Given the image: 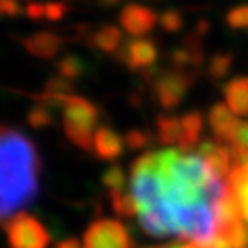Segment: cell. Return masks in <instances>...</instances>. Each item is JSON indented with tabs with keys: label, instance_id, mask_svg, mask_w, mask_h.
I'll return each mask as SVG.
<instances>
[{
	"label": "cell",
	"instance_id": "obj_1",
	"mask_svg": "<svg viewBox=\"0 0 248 248\" xmlns=\"http://www.w3.org/2000/svg\"><path fill=\"white\" fill-rule=\"evenodd\" d=\"M226 180L197 153L162 149L147 153L131 168L136 217L147 235L213 248L221 237V204Z\"/></svg>",
	"mask_w": 248,
	"mask_h": 248
},
{
	"label": "cell",
	"instance_id": "obj_2",
	"mask_svg": "<svg viewBox=\"0 0 248 248\" xmlns=\"http://www.w3.org/2000/svg\"><path fill=\"white\" fill-rule=\"evenodd\" d=\"M41 184V156L24 133L0 125V224L35 201Z\"/></svg>",
	"mask_w": 248,
	"mask_h": 248
},
{
	"label": "cell",
	"instance_id": "obj_3",
	"mask_svg": "<svg viewBox=\"0 0 248 248\" xmlns=\"http://www.w3.org/2000/svg\"><path fill=\"white\" fill-rule=\"evenodd\" d=\"M99 112L96 105L83 96L72 94L62 103L64 136L81 151H94V136L98 131Z\"/></svg>",
	"mask_w": 248,
	"mask_h": 248
},
{
	"label": "cell",
	"instance_id": "obj_4",
	"mask_svg": "<svg viewBox=\"0 0 248 248\" xmlns=\"http://www.w3.org/2000/svg\"><path fill=\"white\" fill-rule=\"evenodd\" d=\"M9 248H48L50 233L37 217L22 212L17 213L6 224Z\"/></svg>",
	"mask_w": 248,
	"mask_h": 248
},
{
	"label": "cell",
	"instance_id": "obj_5",
	"mask_svg": "<svg viewBox=\"0 0 248 248\" xmlns=\"http://www.w3.org/2000/svg\"><path fill=\"white\" fill-rule=\"evenodd\" d=\"M151 87L158 105L164 110H173L180 107V103L186 99L187 92L193 87V74L180 70L162 72L153 78Z\"/></svg>",
	"mask_w": 248,
	"mask_h": 248
},
{
	"label": "cell",
	"instance_id": "obj_6",
	"mask_svg": "<svg viewBox=\"0 0 248 248\" xmlns=\"http://www.w3.org/2000/svg\"><path fill=\"white\" fill-rule=\"evenodd\" d=\"M83 248H134V245L122 221L96 219L83 235Z\"/></svg>",
	"mask_w": 248,
	"mask_h": 248
},
{
	"label": "cell",
	"instance_id": "obj_7",
	"mask_svg": "<svg viewBox=\"0 0 248 248\" xmlns=\"http://www.w3.org/2000/svg\"><path fill=\"white\" fill-rule=\"evenodd\" d=\"M118 61L131 72H147L158 59V48L149 39H129L116 53Z\"/></svg>",
	"mask_w": 248,
	"mask_h": 248
},
{
	"label": "cell",
	"instance_id": "obj_8",
	"mask_svg": "<svg viewBox=\"0 0 248 248\" xmlns=\"http://www.w3.org/2000/svg\"><path fill=\"white\" fill-rule=\"evenodd\" d=\"M160 15L155 9L142 6V4H127L120 11V24L125 33L133 35L134 39H142L143 35L151 33L158 24Z\"/></svg>",
	"mask_w": 248,
	"mask_h": 248
},
{
	"label": "cell",
	"instance_id": "obj_9",
	"mask_svg": "<svg viewBox=\"0 0 248 248\" xmlns=\"http://www.w3.org/2000/svg\"><path fill=\"white\" fill-rule=\"evenodd\" d=\"M208 124H210L212 134L215 136V142L222 145L228 143L230 147L239 131L241 120L226 107V103H215L208 112Z\"/></svg>",
	"mask_w": 248,
	"mask_h": 248
},
{
	"label": "cell",
	"instance_id": "obj_10",
	"mask_svg": "<svg viewBox=\"0 0 248 248\" xmlns=\"http://www.w3.org/2000/svg\"><path fill=\"white\" fill-rule=\"evenodd\" d=\"M197 155L202 162L212 169L219 178L230 177L232 173V151L230 147L215 142V140H204L197 147Z\"/></svg>",
	"mask_w": 248,
	"mask_h": 248
},
{
	"label": "cell",
	"instance_id": "obj_11",
	"mask_svg": "<svg viewBox=\"0 0 248 248\" xmlns=\"http://www.w3.org/2000/svg\"><path fill=\"white\" fill-rule=\"evenodd\" d=\"M20 45L24 46L30 55L37 59H53L62 48V37L55 31H37L31 35L20 39Z\"/></svg>",
	"mask_w": 248,
	"mask_h": 248
},
{
	"label": "cell",
	"instance_id": "obj_12",
	"mask_svg": "<svg viewBox=\"0 0 248 248\" xmlns=\"http://www.w3.org/2000/svg\"><path fill=\"white\" fill-rule=\"evenodd\" d=\"M125 151V142L122 134H118L110 127H99L94 136V153L99 160L114 162Z\"/></svg>",
	"mask_w": 248,
	"mask_h": 248
},
{
	"label": "cell",
	"instance_id": "obj_13",
	"mask_svg": "<svg viewBox=\"0 0 248 248\" xmlns=\"http://www.w3.org/2000/svg\"><path fill=\"white\" fill-rule=\"evenodd\" d=\"M224 103L237 118L248 116V76L233 78L224 85Z\"/></svg>",
	"mask_w": 248,
	"mask_h": 248
},
{
	"label": "cell",
	"instance_id": "obj_14",
	"mask_svg": "<svg viewBox=\"0 0 248 248\" xmlns=\"http://www.w3.org/2000/svg\"><path fill=\"white\" fill-rule=\"evenodd\" d=\"M89 41L92 48H96L101 53H108V55H116L125 43L122 30L118 26H112V24H105V26L90 31Z\"/></svg>",
	"mask_w": 248,
	"mask_h": 248
},
{
	"label": "cell",
	"instance_id": "obj_15",
	"mask_svg": "<svg viewBox=\"0 0 248 248\" xmlns=\"http://www.w3.org/2000/svg\"><path fill=\"white\" fill-rule=\"evenodd\" d=\"M180 122H182V136H180L178 147L184 153L197 151L199 140L202 136V114L199 110H191V112H186L184 116H180Z\"/></svg>",
	"mask_w": 248,
	"mask_h": 248
},
{
	"label": "cell",
	"instance_id": "obj_16",
	"mask_svg": "<svg viewBox=\"0 0 248 248\" xmlns=\"http://www.w3.org/2000/svg\"><path fill=\"white\" fill-rule=\"evenodd\" d=\"M182 122L180 116H158L156 120V138L164 145H173L180 142Z\"/></svg>",
	"mask_w": 248,
	"mask_h": 248
},
{
	"label": "cell",
	"instance_id": "obj_17",
	"mask_svg": "<svg viewBox=\"0 0 248 248\" xmlns=\"http://www.w3.org/2000/svg\"><path fill=\"white\" fill-rule=\"evenodd\" d=\"M228 184L235 189V195L239 199L241 212H243L245 222L248 224V166L232 169L230 177H228Z\"/></svg>",
	"mask_w": 248,
	"mask_h": 248
},
{
	"label": "cell",
	"instance_id": "obj_18",
	"mask_svg": "<svg viewBox=\"0 0 248 248\" xmlns=\"http://www.w3.org/2000/svg\"><path fill=\"white\" fill-rule=\"evenodd\" d=\"M53 108L55 107L48 105L45 101H37L35 105L28 110V124L33 129H45L53 124Z\"/></svg>",
	"mask_w": 248,
	"mask_h": 248
},
{
	"label": "cell",
	"instance_id": "obj_19",
	"mask_svg": "<svg viewBox=\"0 0 248 248\" xmlns=\"http://www.w3.org/2000/svg\"><path fill=\"white\" fill-rule=\"evenodd\" d=\"M101 182L107 187L108 195H114V193H122L125 191V184H127V178H125L124 169L120 168L118 164H112L103 171L101 175Z\"/></svg>",
	"mask_w": 248,
	"mask_h": 248
},
{
	"label": "cell",
	"instance_id": "obj_20",
	"mask_svg": "<svg viewBox=\"0 0 248 248\" xmlns=\"http://www.w3.org/2000/svg\"><path fill=\"white\" fill-rule=\"evenodd\" d=\"M232 62H233L232 53H228V52L213 53L212 57H210V62H208V76H210L213 81L224 79V78L228 76V72H230Z\"/></svg>",
	"mask_w": 248,
	"mask_h": 248
},
{
	"label": "cell",
	"instance_id": "obj_21",
	"mask_svg": "<svg viewBox=\"0 0 248 248\" xmlns=\"http://www.w3.org/2000/svg\"><path fill=\"white\" fill-rule=\"evenodd\" d=\"M57 74L70 81L78 79L85 74V61L74 53H68L57 62Z\"/></svg>",
	"mask_w": 248,
	"mask_h": 248
},
{
	"label": "cell",
	"instance_id": "obj_22",
	"mask_svg": "<svg viewBox=\"0 0 248 248\" xmlns=\"http://www.w3.org/2000/svg\"><path fill=\"white\" fill-rule=\"evenodd\" d=\"M110 202H112V208L118 215L122 217H136V208H134V201L131 191H122V193H114L110 195Z\"/></svg>",
	"mask_w": 248,
	"mask_h": 248
},
{
	"label": "cell",
	"instance_id": "obj_23",
	"mask_svg": "<svg viewBox=\"0 0 248 248\" xmlns=\"http://www.w3.org/2000/svg\"><path fill=\"white\" fill-rule=\"evenodd\" d=\"M158 24L168 33H178L184 26V15L178 9H166L158 18Z\"/></svg>",
	"mask_w": 248,
	"mask_h": 248
},
{
	"label": "cell",
	"instance_id": "obj_24",
	"mask_svg": "<svg viewBox=\"0 0 248 248\" xmlns=\"http://www.w3.org/2000/svg\"><path fill=\"white\" fill-rule=\"evenodd\" d=\"M226 24L232 30H247L248 28V4L235 6L226 13Z\"/></svg>",
	"mask_w": 248,
	"mask_h": 248
},
{
	"label": "cell",
	"instance_id": "obj_25",
	"mask_svg": "<svg viewBox=\"0 0 248 248\" xmlns=\"http://www.w3.org/2000/svg\"><path fill=\"white\" fill-rule=\"evenodd\" d=\"M149 134L140 131V129H131V131H127L124 136V142H125V147L129 151H142L145 149L147 145H149Z\"/></svg>",
	"mask_w": 248,
	"mask_h": 248
},
{
	"label": "cell",
	"instance_id": "obj_26",
	"mask_svg": "<svg viewBox=\"0 0 248 248\" xmlns=\"http://www.w3.org/2000/svg\"><path fill=\"white\" fill-rule=\"evenodd\" d=\"M66 13H68V4L66 2H61V0L46 2V20L59 22V20L64 18Z\"/></svg>",
	"mask_w": 248,
	"mask_h": 248
},
{
	"label": "cell",
	"instance_id": "obj_27",
	"mask_svg": "<svg viewBox=\"0 0 248 248\" xmlns=\"http://www.w3.org/2000/svg\"><path fill=\"white\" fill-rule=\"evenodd\" d=\"M24 15H26L30 20H35V22H41V20H46V2H28L24 6Z\"/></svg>",
	"mask_w": 248,
	"mask_h": 248
},
{
	"label": "cell",
	"instance_id": "obj_28",
	"mask_svg": "<svg viewBox=\"0 0 248 248\" xmlns=\"http://www.w3.org/2000/svg\"><path fill=\"white\" fill-rule=\"evenodd\" d=\"M24 13L20 0H0V18H15Z\"/></svg>",
	"mask_w": 248,
	"mask_h": 248
},
{
	"label": "cell",
	"instance_id": "obj_29",
	"mask_svg": "<svg viewBox=\"0 0 248 248\" xmlns=\"http://www.w3.org/2000/svg\"><path fill=\"white\" fill-rule=\"evenodd\" d=\"M232 145H235V147H241V149L248 151V122H241L239 125V131L235 134V140ZM230 145V147H232Z\"/></svg>",
	"mask_w": 248,
	"mask_h": 248
},
{
	"label": "cell",
	"instance_id": "obj_30",
	"mask_svg": "<svg viewBox=\"0 0 248 248\" xmlns=\"http://www.w3.org/2000/svg\"><path fill=\"white\" fill-rule=\"evenodd\" d=\"M55 248H83V247L79 245V241L78 239H64V241H61Z\"/></svg>",
	"mask_w": 248,
	"mask_h": 248
},
{
	"label": "cell",
	"instance_id": "obj_31",
	"mask_svg": "<svg viewBox=\"0 0 248 248\" xmlns=\"http://www.w3.org/2000/svg\"><path fill=\"white\" fill-rule=\"evenodd\" d=\"M99 4H101V6L112 8V6H116V4H120V0H99Z\"/></svg>",
	"mask_w": 248,
	"mask_h": 248
},
{
	"label": "cell",
	"instance_id": "obj_32",
	"mask_svg": "<svg viewBox=\"0 0 248 248\" xmlns=\"http://www.w3.org/2000/svg\"><path fill=\"white\" fill-rule=\"evenodd\" d=\"M151 2H156V0H151Z\"/></svg>",
	"mask_w": 248,
	"mask_h": 248
},
{
	"label": "cell",
	"instance_id": "obj_33",
	"mask_svg": "<svg viewBox=\"0 0 248 248\" xmlns=\"http://www.w3.org/2000/svg\"><path fill=\"white\" fill-rule=\"evenodd\" d=\"M162 248H168V247H162Z\"/></svg>",
	"mask_w": 248,
	"mask_h": 248
}]
</instances>
